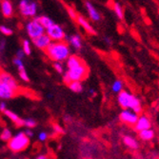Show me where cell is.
<instances>
[{"instance_id": "cell-36", "label": "cell", "mask_w": 159, "mask_h": 159, "mask_svg": "<svg viewBox=\"0 0 159 159\" xmlns=\"http://www.w3.org/2000/svg\"><path fill=\"white\" fill-rule=\"evenodd\" d=\"M24 133H25V135H26V136H28L29 138H31V137L33 136V132H32V131H31V129H27L26 131H24Z\"/></svg>"}, {"instance_id": "cell-33", "label": "cell", "mask_w": 159, "mask_h": 159, "mask_svg": "<svg viewBox=\"0 0 159 159\" xmlns=\"http://www.w3.org/2000/svg\"><path fill=\"white\" fill-rule=\"evenodd\" d=\"M49 135H48V133L46 131H41L39 135H38V139L41 141V142H44L48 139Z\"/></svg>"}, {"instance_id": "cell-37", "label": "cell", "mask_w": 159, "mask_h": 159, "mask_svg": "<svg viewBox=\"0 0 159 159\" xmlns=\"http://www.w3.org/2000/svg\"><path fill=\"white\" fill-rule=\"evenodd\" d=\"M24 55H25V54H24V52L22 51V50H19V51L16 53V57L19 58V59H22V58L24 57Z\"/></svg>"}, {"instance_id": "cell-19", "label": "cell", "mask_w": 159, "mask_h": 159, "mask_svg": "<svg viewBox=\"0 0 159 159\" xmlns=\"http://www.w3.org/2000/svg\"><path fill=\"white\" fill-rule=\"evenodd\" d=\"M1 9L4 16H6V17H10L13 15V5L9 0H3L1 3Z\"/></svg>"}, {"instance_id": "cell-22", "label": "cell", "mask_w": 159, "mask_h": 159, "mask_svg": "<svg viewBox=\"0 0 159 159\" xmlns=\"http://www.w3.org/2000/svg\"><path fill=\"white\" fill-rule=\"evenodd\" d=\"M69 43L75 49V50H80L82 47V42H81V38L79 35H74L70 36L69 38Z\"/></svg>"}, {"instance_id": "cell-38", "label": "cell", "mask_w": 159, "mask_h": 159, "mask_svg": "<svg viewBox=\"0 0 159 159\" xmlns=\"http://www.w3.org/2000/svg\"><path fill=\"white\" fill-rule=\"evenodd\" d=\"M7 110V107H6V103L5 102H0V112L4 113Z\"/></svg>"}, {"instance_id": "cell-7", "label": "cell", "mask_w": 159, "mask_h": 159, "mask_svg": "<svg viewBox=\"0 0 159 159\" xmlns=\"http://www.w3.org/2000/svg\"><path fill=\"white\" fill-rule=\"evenodd\" d=\"M19 9L24 16H35L36 14L37 7L35 2H30L28 0H21L19 3Z\"/></svg>"}, {"instance_id": "cell-9", "label": "cell", "mask_w": 159, "mask_h": 159, "mask_svg": "<svg viewBox=\"0 0 159 159\" xmlns=\"http://www.w3.org/2000/svg\"><path fill=\"white\" fill-rule=\"evenodd\" d=\"M0 82H1V84H4L8 87H10L16 91H18L17 82H16V80L10 73L5 72H0Z\"/></svg>"}, {"instance_id": "cell-1", "label": "cell", "mask_w": 159, "mask_h": 159, "mask_svg": "<svg viewBox=\"0 0 159 159\" xmlns=\"http://www.w3.org/2000/svg\"><path fill=\"white\" fill-rule=\"evenodd\" d=\"M47 55L54 62H63L67 60L70 56V48L65 41H57L50 44L45 50Z\"/></svg>"}, {"instance_id": "cell-18", "label": "cell", "mask_w": 159, "mask_h": 159, "mask_svg": "<svg viewBox=\"0 0 159 159\" xmlns=\"http://www.w3.org/2000/svg\"><path fill=\"white\" fill-rule=\"evenodd\" d=\"M130 110H131L132 112H135V113H142V104H141V101L140 100L133 95L132 96V99H131V105H130Z\"/></svg>"}, {"instance_id": "cell-35", "label": "cell", "mask_w": 159, "mask_h": 159, "mask_svg": "<svg viewBox=\"0 0 159 159\" xmlns=\"http://www.w3.org/2000/svg\"><path fill=\"white\" fill-rule=\"evenodd\" d=\"M67 10H68V13H70V15H71V17L72 18H73V19H76V17H77V14H76V13H75L72 8H70V7H67Z\"/></svg>"}, {"instance_id": "cell-23", "label": "cell", "mask_w": 159, "mask_h": 159, "mask_svg": "<svg viewBox=\"0 0 159 159\" xmlns=\"http://www.w3.org/2000/svg\"><path fill=\"white\" fill-rule=\"evenodd\" d=\"M68 87L73 93H81L83 91V85L80 81H72L68 84Z\"/></svg>"}, {"instance_id": "cell-27", "label": "cell", "mask_w": 159, "mask_h": 159, "mask_svg": "<svg viewBox=\"0 0 159 159\" xmlns=\"http://www.w3.org/2000/svg\"><path fill=\"white\" fill-rule=\"evenodd\" d=\"M113 11H114L115 14L118 16L119 19H123V17H124L123 10H122V7L120 6L119 3H114V5H113Z\"/></svg>"}, {"instance_id": "cell-12", "label": "cell", "mask_w": 159, "mask_h": 159, "mask_svg": "<svg viewBox=\"0 0 159 159\" xmlns=\"http://www.w3.org/2000/svg\"><path fill=\"white\" fill-rule=\"evenodd\" d=\"M17 91L13 90L4 84H0V98L1 99H11L15 96Z\"/></svg>"}, {"instance_id": "cell-17", "label": "cell", "mask_w": 159, "mask_h": 159, "mask_svg": "<svg viewBox=\"0 0 159 159\" xmlns=\"http://www.w3.org/2000/svg\"><path fill=\"white\" fill-rule=\"evenodd\" d=\"M139 138L143 141H150L153 140L155 136V132L153 129H148V130H144L142 131L138 132Z\"/></svg>"}, {"instance_id": "cell-16", "label": "cell", "mask_w": 159, "mask_h": 159, "mask_svg": "<svg viewBox=\"0 0 159 159\" xmlns=\"http://www.w3.org/2000/svg\"><path fill=\"white\" fill-rule=\"evenodd\" d=\"M123 143H124L125 146L128 147L131 150H137L138 147H139L137 140L135 137L131 136V135H125L123 137Z\"/></svg>"}, {"instance_id": "cell-32", "label": "cell", "mask_w": 159, "mask_h": 159, "mask_svg": "<svg viewBox=\"0 0 159 159\" xmlns=\"http://www.w3.org/2000/svg\"><path fill=\"white\" fill-rule=\"evenodd\" d=\"M0 31H1L4 35H13V30L5 27V26H0Z\"/></svg>"}, {"instance_id": "cell-31", "label": "cell", "mask_w": 159, "mask_h": 159, "mask_svg": "<svg viewBox=\"0 0 159 159\" xmlns=\"http://www.w3.org/2000/svg\"><path fill=\"white\" fill-rule=\"evenodd\" d=\"M53 128H54L55 133H57V135H63V133L65 132L64 129L60 126V125H58V124H56V123L53 124Z\"/></svg>"}, {"instance_id": "cell-14", "label": "cell", "mask_w": 159, "mask_h": 159, "mask_svg": "<svg viewBox=\"0 0 159 159\" xmlns=\"http://www.w3.org/2000/svg\"><path fill=\"white\" fill-rule=\"evenodd\" d=\"M4 114L8 117V118L11 119V121L15 125V126H17V127L24 126V119H21L15 113H13V112H12V111L8 110L7 109V110L4 112Z\"/></svg>"}, {"instance_id": "cell-30", "label": "cell", "mask_w": 159, "mask_h": 159, "mask_svg": "<svg viewBox=\"0 0 159 159\" xmlns=\"http://www.w3.org/2000/svg\"><path fill=\"white\" fill-rule=\"evenodd\" d=\"M54 68L58 73H63L64 72V68L61 62H54Z\"/></svg>"}, {"instance_id": "cell-41", "label": "cell", "mask_w": 159, "mask_h": 159, "mask_svg": "<svg viewBox=\"0 0 159 159\" xmlns=\"http://www.w3.org/2000/svg\"><path fill=\"white\" fill-rule=\"evenodd\" d=\"M0 84H1V82H0Z\"/></svg>"}, {"instance_id": "cell-24", "label": "cell", "mask_w": 159, "mask_h": 159, "mask_svg": "<svg viewBox=\"0 0 159 159\" xmlns=\"http://www.w3.org/2000/svg\"><path fill=\"white\" fill-rule=\"evenodd\" d=\"M123 82L121 80H115L113 83V85H112V90L113 93L115 94H119L120 91H123Z\"/></svg>"}, {"instance_id": "cell-8", "label": "cell", "mask_w": 159, "mask_h": 159, "mask_svg": "<svg viewBox=\"0 0 159 159\" xmlns=\"http://www.w3.org/2000/svg\"><path fill=\"white\" fill-rule=\"evenodd\" d=\"M133 94L129 93L127 91H122L118 94V96H117V101H118V104L120 105L121 108H123V110H126V109L130 108L131 99H132Z\"/></svg>"}, {"instance_id": "cell-15", "label": "cell", "mask_w": 159, "mask_h": 159, "mask_svg": "<svg viewBox=\"0 0 159 159\" xmlns=\"http://www.w3.org/2000/svg\"><path fill=\"white\" fill-rule=\"evenodd\" d=\"M77 21V23L80 25V26L84 29L88 33H90V35H95L96 33V31H94V29L90 25V23L83 17V16H81V15H77V17H76V19H75Z\"/></svg>"}, {"instance_id": "cell-2", "label": "cell", "mask_w": 159, "mask_h": 159, "mask_svg": "<svg viewBox=\"0 0 159 159\" xmlns=\"http://www.w3.org/2000/svg\"><path fill=\"white\" fill-rule=\"evenodd\" d=\"M88 67L86 64H83L76 68H73L71 70H68L63 75V81L67 85L72 81H82L88 76Z\"/></svg>"}, {"instance_id": "cell-39", "label": "cell", "mask_w": 159, "mask_h": 159, "mask_svg": "<svg viewBox=\"0 0 159 159\" xmlns=\"http://www.w3.org/2000/svg\"><path fill=\"white\" fill-rule=\"evenodd\" d=\"M35 159H48V156L45 155V154H41V155H39V156H37Z\"/></svg>"}, {"instance_id": "cell-11", "label": "cell", "mask_w": 159, "mask_h": 159, "mask_svg": "<svg viewBox=\"0 0 159 159\" xmlns=\"http://www.w3.org/2000/svg\"><path fill=\"white\" fill-rule=\"evenodd\" d=\"M52 42L53 41L46 35V33L40 35L39 37H37L35 39H33V44L35 45V47L40 49V50H43V51H45Z\"/></svg>"}, {"instance_id": "cell-13", "label": "cell", "mask_w": 159, "mask_h": 159, "mask_svg": "<svg viewBox=\"0 0 159 159\" xmlns=\"http://www.w3.org/2000/svg\"><path fill=\"white\" fill-rule=\"evenodd\" d=\"M83 64H85L84 60L77 55H70L68 59H67V67H68V70L76 68V67H79Z\"/></svg>"}, {"instance_id": "cell-40", "label": "cell", "mask_w": 159, "mask_h": 159, "mask_svg": "<svg viewBox=\"0 0 159 159\" xmlns=\"http://www.w3.org/2000/svg\"><path fill=\"white\" fill-rule=\"evenodd\" d=\"M90 94H94V91L93 89H91V90H90Z\"/></svg>"}, {"instance_id": "cell-20", "label": "cell", "mask_w": 159, "mask_h": 159, "mask_svg": "<svg viewBox=\"0 0 159 159\" xmlns=\"http://www.w3.org/2000/svg\"><path fill=\"white\" fill-rule=\"evenodd\" d=\"M86 7H87V10L89 12V14H90V17L93 19L94 21H99L100 18H101V16L98 13V12L95 10V8L93 6V4L90 3V2H86Z\"/></svg>"}, {"instance_id": "cell-29", "label": "cell", "mask_w": 159, "mask_h": 159, "mask_svg": "<svg viewBox=\"0 0 159 159\" xmlns=\"http://www.w3.org/2000/svg\"><path fill=\"white\" fill-rule=\"evenodd\" d=\"M36 121L35 119H32V118H27V119H24V126L25 127H27L28 129H32V128H35L36 127Z\"/></svg>"}, {"instance_id": "cell-42", "label": "cell", "mask_w": 159, "mask_h": 159, "mask_svg": "<svg viewBox=\"0 0 159 159\" xmlns=\"http://www.w3.org/2000/svg\"><path fill=\"white\" fill-rule=\"evenodd\" d=\"M158 85H159V83H158Z\"/></svg>"}, {"instance_id": "cell-3", "label": "cell", "mask_w": 159, "mask_h": 159, "mask_svg": "<svg viewBox=\"0 0 159 159\" xmlns=\"http://www.w3.org/2000/svg\"><path fill=\"white\" fill-rule=\"evenodd\" d=\"M30 145V138L26 135L20 131L16 133L12 137V139L8 142V148L13 153H20L26 150Z\"/></svg>"}, {"instance_id": "cell-34", "label": "cell", "mask_w": 159, "mask_h": 159, "mask_svg": "<svg viewBox=\"0 0 159 159\" xmlns=\"http://www.w3.org/2000/svg\"><path fill=\"white\" fill-rule=\"evenodd\" d=\"M13 64H14L16 67H17V68H20V67H24V64H23L22 59H19V58H17V57L13 58Z\"/></svg>"}, {"instance_id": "cell-10", "label": "cell", "mask_w": 159, "mask_h": 159, "mask_svg": "<svg viewBox=\"0 0 159 159\" xmlns=\"http://www.w3.org/2000/svg\"><path fill=\"white\" fill-rule=\"evenodd\" d=\"M133 127H135V130L137 132H139L144 130H148L152 128V121H150V119L147 115H141L138 117V119Z\"/></svg>"}, {"instance_id": "cell-28", "label": "cell", "mask_w": 159, "mask_h": 159, "mask_svg": "<svg viewBox=\"0 0 159 159\" xmlns=\"http://www.w3.org/2000/svg\"><path fill=\"white\" fill-rule=\"evenodd\" d=\"M22 51L24 52V54H26V55H30V54H31V45H30L29 40H27V39H24V40H23V48H22Z\"/></svg>"}, {"instance_id": "cell-26", "label": "cell", "mask_w": 159, "mask_h": 159, "mask_svg": "<svg viewBox=\"0 0 159 159\" xmlns=\"http://www.w3.org/2000/svg\"><path fill=\"white\" fill-rule=\"evenodd\" d=\"M18 74L20 78L25 81V82H29L30 81V78H29V75L26 72V70H25V67H20V68H18Z\"/></svg>"}, {"instance_id": "cell-25", "label": "cell", "mask_w": 159, "mask_h": 159, "mask_svg": "<svg viewBox=\"0 0 159 159\" xmlns=\"http://www.w3.org/2000/svg\"><path fill=\"white\" fill-rule=\"evenodd\" d=\"M13 137V133L12 131L9 130V129H7L5 128L2 132H1V135H0V138H1V140L5 141V142H9Z\"/></svg>"}, {"instance_id": "cell-21", "label": "cell", "mask_w": 159, "mask_h": 159, "mask_svg": "<svg viewBox=\"0 0 159 159\" xmlns=\"http://www.w3.org/2000/svg\"><path fill=\"white\" fill-rule=\"evenodd\" d=\"M35 20L42 26L45 30H47L48 28H50L51 26H53V25L54 24V22L51 19V18H49L48 16H39V17H36Z\"/></svg>"}, {"instance_id": "cell-6", "label": "cell", "mask_w": 159, "mask_h": 159, "mask_svg": "<svg viewBox=\"0 0 159 159\" xmlns=\"http://www.w3.org/2000/svg\"><path fill=\"white\" fill-rule=\"evenodd\" d=\"M138 114L135 113V112H132L130 109H126V110H123L120 114H119V118L121 122L124 124H127L129 126H135L137 119H138Z\"/></svg>"}, {"instance_id": "cell-4", "label": "cell", "mask_w": 159, "mask_h": 159, "mask_svg": "<svg viewBox=\"0 0 159 159\" xmlns=\"http://www.w3.org/2000/svg\"><path fill=\"white\" fill-rule=\"evenodd\" d=\"M26 30H27L29 36L32 40L39 37L40 35H42L45 33V29L41 26V25L35 19H33L32 21H31L27 24Z\"/></svg>"}, {"instance_id": "cell-5", "label": "cell", "mask_w": 159, "mask_h": 159, "mask_svg": "<svg viewBox=\"0 0 159 159\" xmlns=\"http://www.w3.org/2000/svg\"><path fill=\"white\" fill-rule=\"evenodd\" d=\"M46 35L51 38L54 42H57V41H64L66 35L63 29L59 26V25L54 24L53 26L47 29V33Z\"/></svg>"}]
</instances>
